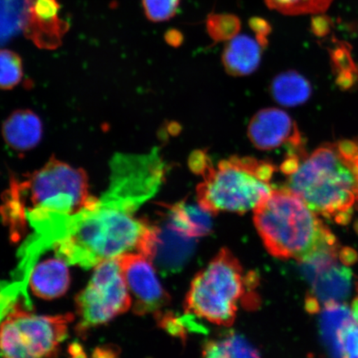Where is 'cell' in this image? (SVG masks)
I'll list each match as a JSON object with an SVG mask.
<instances>
[{"instance_id":"83f0119b","label":"cell","mask_w":358,"mask_h":358,"mask_svg":"<svg viewBox=\"0 0 358 358\" xmlns=\"http://www.w3.org/2000/svg\"><path fill=\"white\" fill-rule=\"evenodd\" d=\"M250 28L257 34V38L266 45V36L271 32V26L267 21L261 17H253L250 20Z\"/></svg>"},{"instance_id":"3957f363","label":"cell","mask_w":358,"mask_h":358,"mask_svg":"<svg viewBox=\"0 0 358 358\" xmlns=\"http://www.w3.org/2000/svg\"><path fill=\"white\" fill-rule=\"evenodd\" d=\"M93 198L87 173L53 158L22 180L12 179L0 206V216L16 238L24 234L29 213L71 216Z\"/></svg>"},{"instance_id":"2e32d148","label":"cell","mask_w":358,"mask_h":358,"mask_svg":"<svg viewBox=\"0 0 358 358\" xmlns=\"http://www.w3.org/2000/svg\"><path fill=\"white\" fill-rule=\"evenodd\" d=\"M3 136L7 144L19 151L33 149L43 136V124L38 116L28 110L15 111L3 127Z\"/></svg>"},{"instance_id":"f1b7e54d","label":"cell","mask_w":358,"mask_h":358,"mask_svg":"<svg viewBox=\"0 0 358 358\" xmlns=\"http://www.w3.org/2000/svg\"><path fill=\"white\" fill-rule=\"evenodd\" d=\"M352 317L358 324V297L352 303Z\"/></svg>"},{"instance_id":"ac0fdd59","label":"cell","mask_w":358,"mask_h":358,"mask_svg":"<svg viewBox=\"0 0 358 358\" xmlns=\"http://www.w3.org/2000/svg\"><path fill=\"white\" fill-rule=\"evenodd\" d=\"M271 93L275 100L282 106H295L306 102L310 96V83L301 75L289 71L282 73L273 80Z\"/></svg>"},{"instance_id":"cb8c5ba5","label":"cell","mask_w":358,"mask_h":358,"mask_svg":"<svg viewBox=\"0 0 358 358\" xmlns=\"http://www.w3.org/2000/svg\"><path fill=\"white\" fill-rule=\"evenodd\" d=\"M208 30L212 37L217 40L231 39L241 29L238 17L227 13L211 15L207 22Z\"/></svg>"},{"instance_id":"30bf717a","label":"cell","mask_w":358,"mask_h":358,"mask_svg":"<svg viewBox=\"0 0 358 358\" xmlns=\"http://www.w3.org/2000/svg\"><path fill=\"white\" fill-rule=\"evenodd\" d=\"M338 249L315 255L302 262L303 271L312 285L310 297L306 301L307 308L315 312L319 301L329 303H339L347 297L350 289L352 271L345 266L339 265Z\"/></svg>"},{"instance_id":"277c9868","label":"cell","mask_w":358,"mask_h":358,"mask_svg":"<svg viewBox=\"0 0 358 358\" xmlns=\"http://www.w3.org/2000/svg\"><path fill=\"white\" fill-rule=\"evenodd\" d=\"M254 223L273 257L299 262L338 248L329 228L297 194L274 189L254 208Z\"/></svg>"},{"instance_id":"d6986e66","label":"cell","mask_w":358,"mask_h":358,"mask_svg":"<svg viewBox=\"0 0 358 358\" xmlns=\"http://www.w3.org/2000/svg\"><path fill=\"white\" fill-rule=\"evenodd\" d=\"M203 355L206 357H258V350L239 334H227L206 343Z\"/></svg>"},{"instance_id":"603a6c76","label":"cell","mask_w":358,"mask_h":358,"mask_svg":"<svg viewBox=\"0 0 358 358\" xmlns=\"http://www.w3.org/2000/svg\"><path fill=\"white\" fill-rule=\"evenodd\" d=\"M22 65L16 53L0 50V89H12L20 83L22 78Z\"/></svg>"},{"instance_id":"7402d4cb","label":"cell","mask_w":358,"mask_h":358,"mask_svg":"<svg viewBox=\"0 0 358 358\" xmlns=\"http://www.w3.org/2000/svg\"><path fill=\"white\" fill-rule=\"evenodd\" d=\"M326 312L323 316V330L324 338L332 344L333 351L338 352V333L341 327L352 320L348 308L338 303L326 304Z\"/></svg>"},{"instance_id":"e0dca14e","label":"cell","mask_w":358,"mask_h":358,"mask_svg":"<svg viewBox=\"0 0 358 358\" xmlns=\"http://www.w3.org/2000/svg\"><path fill=\"white\" fill-rule=\"evenodd\" d=\"M165 221L174 231L189 238L208 235L212 230L213 214L199 206L185 201L168 206Z\"/></svg>"},{"instance_id":"4316f807","label":"cell","mask_w":358,"mask_h":358,"mask_svg":"<svg viewBox=\"0 0 358 358\" xmlns=\"http://www.w3.org/2000/svg\"><path fill=\"white\" fill-rule=\"evenodd\" d=\"M339 150L350 163L355 173L357 182V199L358 200V140L355 141H343L338 145Z\"/></svg>"},{"instance_id":"7a4b0ae2","label":"cell","mask_w":358,"mask_h":358,"mask_svg":"<svg viewBox=\"0 0 358 358\" xmlns=\"http://www.w3.org/2000/svg\"><path fill=\"white\" fill-rule=\"evenodd\" d=\"M280 169L285 187L313 212L343 225L350 221L357 200L356 177L338 145L320 147L311 155L291 151Z\"/></svg>"},{"instance_id":"ba28073f","label":"cell","mask_w":358,"mask_h":358,"mask_svg":"<svg viewBox=\"0 0 358 358\" xmlns=\"http://www.w3.org/2000/svg\"><path fill=\"white\" fill-rule=\"evenodd\" d=\"M131 307L119 258L107 259L95 266L87 287L76 298L78 332L108 323Z\"/></svg>"},{"instance_id":"4fadbf2b","label":"cell","mask_w":358,"mask_h":358,"mask_svg":"<svg viewBox=\"0 0 358 358\" xmlns=\"http://www.w3.org/2000/svg\"><path fill=\"white\" fill-rule=\"evenodd\" d=\"M194 248V238L178 234L164 221L154 225L153 240L148 258L165 273L177 271L185 266Z\"/></svg>"},{"instance_id":"6da1fadb","label":"cell","mask_w":358,"mask_h":358,"mask_svg":"<svg viewBox=\"0 0 358 358\" xmlns=\"http://www.w3.org/2000/svg\"><path fill=\"white\" fill-rule=\"evenodd\" d=\"M165 169L154 152L115 155L104 194L93 198L79 213L66 217L52 246L56 257L84 268L127 253L148 257L154 226L136 214L158 192Z\"/></svg>"},{"instance_id":"8992f818","label":"cell","mask_w":358,"mask_h":358,"mask_svg":"<svg viewBox=\"0 0 358 358\" xmlns=\"http://www.w3.org/2000/svg\"><path fill=\"white\" fill-rule=\"evenodd\" d=\"M255 278L245 275L238 259L223 248L192 281L185 299L187 313L229 327L234 323L240 303L254 307Z\"/></svg>"},{"instance_id":"5bb4252c","label":"cell","mask_w":358,"mask_h":358,"mask_svg":"<svg viewBox=\"0 0 358 358\" xmlns=\"http://www.w3.org/2000/svg\"><path fill=\"white\" fill-rule=\"evenodd\" d=\"M70 286L67 263L57 257L36 264L29 279V287L36 296L55 299L64 295Z\"/></svg>"},{"instance_id":"5b68a950","label":"cell","mask_w":358,"mask_h":358,"mask_svg":"<svg viewBox=\"0 0 358 358\" xmlns=\"http://www.w3.org/2000/svg\"><path fill=\"white\" fill-rule=\"evenodd\" d=\"M275 168L271 163L252 157L234 156L213 166L209 159L199 172V204L212 214L244 213L257 207L271 194Z\"/></svg>"},{"instance_id":"9a60e30c","label":"cell","mask_w":358,"mask_h":358,"mask_svg":"<svg viewBox=\"0 0 358 358\" xmlns=\"http://www.w3.org/2000/svg\"><path fill=\"white\" fill-rule=\"evenodd\" d=\"M265 46L259 40L248 35L235 36L228 43L223 52L222 61L228 73L245 76L257 69L262 58V48Z\"/></svg>"},{"instance_id":"d4e9b609","label":"cell","mask_w":358,"mask_h":358,"mask_svg":"<svg viewBox=\"0 0 358 358\" xmlns=\"http://www.w3.org/2000/svg\"><path fill=\"white\" fill-rule=\"evenodd\" d=\"M181 0H142L145 15L151 21H167L174 15L178 10Z\"/></svg>"},{"instance_id":"9c48e42d","label":"cell","mask_w":358,"mask_h":358,"mask_svg":"<svg viewBox=\"0 0 358 358\" xmlns=\"http://www.w3.org/2000/svg\"><path fill=\"white\" fill-rule=\"evenodd\" d=\"M118 258L133 311L138 315L159 316L170 298L157 276L154 264L140 253H127Z\"/></svg>"},{"instance_id":"52a82bcc","label":"cell","mask_w":358,"mask_h":358,"mask_svg":"<svg viewBox=\"0 0 358 358\" xmlns=\"http://www.w3.org/2000/svg\"><path fill=\"white\" fill-rule=\"evenodd\" d=\"M73 320L71 313L37 315L29 308L17 306L0 323V355L6 357L55 356Z\"/></svg>"},{"instance_id":"8fae6325","label":"cell","mask_w":358,"mask_h":358,"mask_svg":"<svg viewBox=\"0 0 358 358\" xmlns=\"http://www.w3.org/2000/svg\"><path fill=\"white\" fill-rule=\"evenodd\" d=\"M60 10L57 0H24L22 32L39 48L56 49L69 29Z\"/></svg>"},{"instance_id":"44dd1931","label":"cell","mask_w":358,"mask_h":358,"mask_svg":"<svg viewBox=\"0 0 358 358\" xmlns=\"http://www.w3.org/2000/svg\"><path fill=\"white\" fill-rule=\"evenodd\" d=\"M24 0H0V43L22 29Z\"/></svg>"},{"instance_id":"ffe728a7","label":"cell","mask_w":358,"mask_h":358,"mask_svg":"<svg viewBox=\"0 0 358 358\" xmlns=\"http://www.w3.org/2000/svg\"><path fill=\"white\" fill-rule=\"evenodd\" d=\"M333 0H265L266 6L286 15H308L327 10Z\"/></svg>"},{"instance_id":"7c38bea8","label":"cell","mask_w":358,"mask_h":358,"mask_svg":"<svg viewBox=\"0 0 358 358\" xmlns=\"http://www.w3.org/2000/svg\"><path fill=\"white\" fill-rule=\"evenodd\" d=\"M248 136L261 150H271L288 145L302 149L301 136L292 118L284 110L266 108L253 116L248 127Z\"/></svg>"},{"instance_id":"484cf974","label":"cell","mask_w":358,"mask_h":358,"mask_svg":"<svg viewBox=\"0 0 358 358\" xmlns=\"http://www.w3.org/2000/svg\"><path fill=\"white\" fill-rule=\"evenodd\" d=\"M340 356L358 357V325L352 320L344 324L338 333Z\"/></svg>"}]
</instances>
